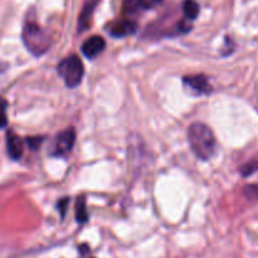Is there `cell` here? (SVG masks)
<instances>
[{"label":"cell","instance_id":"3","mask_svg":"<svg viewBox=\"0 0 258 258\" xmlns=\"http://www.w3.org/2000/svg\"><path fill=\"white\" fill-rule=\"evenodd\" d=\"M57 73L63 79L64 85L68 88H76L80 85L84 78L83 61L76 54H71L59 62L57 66Z\"/></svg>","mask_w":258,"mask_h":258},{"label":"cell","instance_id":"8","mask_svg":"<svg viewBox=\"0 0 258 258\" xmlns=\"http://www.w3.org/2000/svg\"><path fill=\"white\" fill-rule=\"evenodd\" d=\"M138 29L137 22L132 21V19H124V21L118 22L114 24L110 28V36L115 37V38H121V37L131 36L135 34Z\"/></svg>","mask_w":258,"mask_h":258},{"label":"cell","instance_id":"6","mask_svg":"<svg viewBox=\"0 0 258 258\" xmlns=\"http://www.w3.org/2000/svg\"><path fill=\"white\" fill-rule=\"evenodd\" d=\"M7 151H8L9 157L13 161L21 160L23 156V141L12 129L7 132Z\"/></svg>","mask_w":258,"mask_h":258},{"label":"cell","instance_id":"10","mask_svg":"<svg viewBox=\"0 0 258 258\" xmlns=\"http://www.w3.org/2000/svg\"><path fill=\"white\" fill-rule=\"evenodd\" d=\"M182 11L187 21H194L199 16L200 7L195 0H185L182 4Z\"/></svg>","mask_w":258,"mask_h":258},{"label":"cell","instance_id":"2","mask_svg":"<svg viewBox=\"0 0 258 258\" xmlns=\"http://www.w3.org/2000/svg\"><path fill=\"white\" fill-rule=\"evenodd\" d=\"M22 39L26 48L33 56H42L46 53L51 47V38L43 28L38 26L36 22H27L22 32Z\"/></svg>","mask_w":258,"mask_h":258},{"label":"cell","instance_id":"9","mask_svg":"<svg viewBox=\"0 0 258 258\" xmlns=\"http://www.w3.org/2000/svg\"><path fill=\"white\" fill-rule=\"evenodd\" d=\"M99 0H88L85 4V7L81 11L80 17H79V22H78V31L80 33H83L84 31L90 27V22H91V17H93L94 11H95V7L98 4Z\"/></svg>","mask_w":258,"mask_h":258},{"label":"cell","instance_id":"11","mask_svg":"<svg viewBox=\"0 0 258 258\" xmlns=\"http://www.w3.org/2000/svg\"><path fill=\"white\" fill-rule=\"evenodd\" d=\"M76 219L79 223H86L89 219V214L86 212V203L85 198L80 197L76 203Z\"/></svg>","mask_w":258,"mask_h":258},{"label":"cell","instance_id":"5","mask_svg":"<svg viewBox=\"0 0 258 258\" xmlns=\"http://www.w3.org/2000/svg\"><path fill=\"white\" fill-rule=\"evenodd\" d=\"M105 47L106 42L103 37L93 36L84 42L83 46H81V51H83L84 56L88 57L89 59H93L96 56H99L105 49Z\"/></svg>","mask_w":258,"mask_h":258},{"label":"cell","instance_id":"12","mask_svg":"<svg viewBox=\"0 0 258 258\" xmlns=\"http://www.w3.org/2000/svg\"><path fill=\"white\" fill-rule=\"evenodd\" d=\"M7 109H8V101L0 96V129L7 128V125H8V115H7Z\"/></svg>","mask_w":258,"mask_h":258},{"label":"cell","instance_id":"4","mask_svg":"<svg viewBox=\"0 0 258 258\" xmlns=\"http://www.w3.org/2000/svg\"><path fill=\"white\" fill-rule=\"evenodd\" d=\"M76 141V133L73 128H68L62 131L56 137L53 145L52 156L54 157H63L71 152Z\"/></svg>","mask_w":258,"mask_h":258},{"label":"cell","instance_id":"14","mask_svg":"<svg viewBox=\"0 0 258 258\" xmlns=\"http://www.w3.org/2000/svg\"><path fill=\"white\" fill-rule=\"evenodd\" d=\"M244 192L247 194L248 198H258V183L245 186Z\"/></svg>","mask_w":258,"mask_h":258},{"label":"cell","instance_id":"13","mask_svg":"<svg viewBox=\"0 0 258 258\" xmlns=\"http://www.w3.org/2000/svg\"><path fill=\"white\" fill-rule=\"evenodd\" d=\"M43 142V137H28L27 138V145L29 146L32 151H38Z\"/></svg>","mask_w":258,"mask_h":258},{"label":"cell","instance_id":"1","mask_svg":"<svg viewBox=\"0 0 258 258\" xmlns=\"http://www.w3.org/2000/svg\"><path fill=\"white\" fill-rule=\"evenodd\" d=\"M187 137L190 147L199 160L208 161L214 156L217 150V140L214 132L208 124L192 123L187 129Z\"/></svg>","mask_w":258,"mask_h":258},{"label":"cell","instance_id":"15","mask_svg":"<svg viewBox=\"0 0 258 258\" xmlns=\"http://www.w3.org/2000/svg\"><path fill=\"white\" fill-rule=\"evenodd\" d=\"M69 200H70V199H69V198H64V199L59 200L58 205H57V207H58V210H59V212H61L62 218L64 217V213H66V208H68Z\"/></svg>","mask_w":258,"mask_h":258},{"label":"cell","instance_id":"7","mask_svg":"<svg viewBox=\"0 0 258 258\" xmlns=\"http://www.w3.org/2000/svg\"><path fill=\"white\" fill-rule=\"evenodd\" d=\"M183 84L198 94H210L213 88L205 75H190L183 78Z\"/></svg>","mask_w":258,"mask_h":258}]
</instances>
